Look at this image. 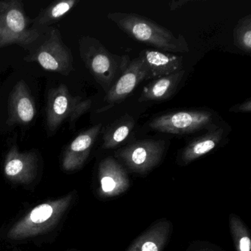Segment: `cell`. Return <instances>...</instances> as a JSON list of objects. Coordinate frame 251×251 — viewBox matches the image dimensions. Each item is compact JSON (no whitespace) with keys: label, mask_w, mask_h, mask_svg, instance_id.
Here are the masks:
<instances>
[{"label":"cell","mask_w":251,"mask_h":251,"mask_svg":"<svg viewBox=\"0 0 251 251\" xmlns=\"http://www.w3.org/2000/svg\"><path fill=\"white\" fill-rule=\"evenodd\" d=\"M233 44L245 53H251V15L238 22L233 29Z\"/></svg>","instance_id":"20"},{"label":"cell","mask_w":251,"mask_h":251,"mask_svg":"<svg viewBox=\"0 0 251 251\" xmlns=\"http://www.w3.org/2000/svg\"><path fill=\"white\" fill-rule=\"evenodd\" d=\"M164 151V141L144 139L120 148L115 156L132 172L145 174L159 164Z\"/></svg>","instance_id":"8"},{"label":"cell","mask_w":251,"mask_h":251,"mask_svg":"<svg viewBox=\"0 0 251 251\" xmlns=\"http://www.w3.org/2000/svg\"><path fill=\"white\" fill-rule=\"evenodd\" d=\"M8 112L10 126H27L34 120L36 104L30 88L24 80L17 82L10 92Z\"/></svg>","instance_id":"11"},{"label":"cell","mask_w":251,"mask_h":251,"mask_svg":"<svg viewBox=\"0 0 251 251\" xmlns=\"http://www.w3.org/2000/svg\"><path fill=\"white\" fill-rule=\"evenodd\" d=\"M214 116L206 110H185L166 113L150 123L152 130L161 133L183 135L215 127Z\"/></svg>","instance_id":"7"},{"label":"cell","mask_w":251,"mask_h":251,"mask_svg":"<svg viewBox=\"0 0 251 251\" xmlns=\"http://www.w3.org/2000/svg\"><path fill=\"white\" fill-rule=\"evenodd\" d=\"M73 198V194L70 193L39 204L9 229L7 237L11 240H23L50 231L59 223Z\"/></svg>","instance_id":"4"},{"label":"cell","mask_w":251,"mask_h":251,"mask_svg":"<svg viewBox=\"0 0 251 251\" xmlns=\"http://www.w3.org/2000/svg\"><path fill=\"white\" fill-rule=\"evenodd\" d=\"M30 23L22 1H0V48L17 45L27 50L41 35Z\"/></svg>","instance_id":"5"},{"label":"cell","mask_w":251,"mask_h":251,"mask_svg":"<svg viewBox=\"0 0 251 251\" xmlns=\"http://www.w3.org/2000/svg\"><path fill=\"white\" fill-rule=\"evenodd\" d=\"M100 195L103 198L118 196L129 189L130 180L121 164L112 157L104 158L98 167Z\"/></svg>","instance_id":"12"},{"label":"cell","mask_w":251,"mask_h":251,"mask_svg":"<svg viewBox=\"0 0 251 251\" xmlns=\"http://www.w3.org/2000/svg\"><path fill=\"white\" fill-rule=\"evenodd\" d=\"M148 68L140 56L130 61L105 96V102L111 106L123 102L144 80H149Z\"/></svg>","instance_id":"9"},{"label":"cell","mask_w":251,"mask_h":251,"mask_svg":"<svg viewBox=\"0 0 251 251\" xmlns=\"http://www.w3.org/2000/svg\"><path fill=\"white\" fill-rule=\"evenodd\" d=\"M92 106L91 100H84L70 93L66 85L50 90L46 105V126L48 134L53 135L64 123L73 128L76 122Z\"/></svg>","instance_id":"6"},{"label":"cell","mask_w":251,"mask_h":251,"mask_svg":"<svg viewBox=\"0 0 251 251\" xmlns=\"http://www.w3.org/2000/svg\"><path fill=\"white\" fill-rule=\"evenodd\" d=\"M82 61L97 83L108 93L130 63L128 55L111 53L98 39L89 36L79 39Z\"/></svg>","instance_id":"2"},{"label":"cell","mask_w":251,"mask_h":251,"mask_svg":"<svg viewBox=\"0 0 251 251\" xmlns=\"http://www.w3.org/2000/svg\"><path fill=\"white\" fill-rule=\"evenodd\" d=\"M27 51L24 61L37 63L46 71L67 76L74 70L73 53L53 26L42 32Z\"/></svg>","instance_id":"3"},{"label":"cell","mask_w":251,"mask_h":251,"mask_svg":"<svg viewBox=\"0 0 251 251\" xmlns=\"http://www.w3.org/2000/svg\"><path fill=\"white\" fill-rule=\"evenodd\" d=\"M171 223L167 220H159L142 233L127 251H161L168 239Z\"/></svg>","instance_id":"16"},{"label":"cell","mask_w":251,"mask_h":251,"mask_svg":"<svg viewBox=\"0 0 251 251\" xmlns=\"http://www.w3.org/2000/svg\"><path fill=\"white\" fill-rule=\"evenodd\" d=\"M134 119L125 114L107 127L102 136V148L113 149L121 145L130 136L135 127Z\"/></svg>","instance_id":"19"},{"label":"cell","mask_w":251,"mask_h":251,"mask_svg":"<svg viewBox=\"0 0 251 251\" xmlns=\"http://www.w3.org/2000/svg\"><path fill=\"white\" fill-rule=\"evenodd\" d=\"M224 129L216 126L210 129L201 137L196 138L188 144L181 154V160L184 164H189L195 160L215 149L222 142Z\"/></svg>","instance_id":"17"},{"label":"cell","mask_w":251,"mask_h":251,"mask_svg":"<svg viewBox=\"0 0 251 251\" xmlns=\"http://www.w3.org/2000/svg\"><path fill=\"white\" fill-rule=\"evenodd\" d=\"M139 56L142 58L150 79L155 80L183 70V58L156 50H144Z\"/></svg>","instance_id":"14"},{"label":"cell","mask_w":251,"mask_h":251,"mask_svg":"<svg viewBox=\"0 0 251 251\" xmlns=\"http://www.w3.org/2000/svg\"><path fill=\"white\" fill-rule=\"evenodd\" d=\"M102 124L92 126L80 133L66 148L62 158V167L65 171H75L83 167L89 158L91 150L99 136Z\"/></svg>","instance_id":"13"},{"label":"cell","mask_w":251,"mask_h":251,"mask_svg":"<svg viewBox=\"0 0 251 251\" xmlns=\"http://www.w3.org/2000/svg\"><path fill=\"white\" fill-rule=\"evenodd\" d=\"M230 226L236 251H251L249 232L240 219L235 214L230 216Z\"/></svg>","instance_id":"21"},{"label":"cell","mask_w":251,"mask_h":251,"mask_svg":"<svg viewBox=\"0 0 251 251\" xmlns=\"http://www.w3.org/2000/svg\"><path fill=\"white\" fill-rule=\"evenodd\" d=\"M230 112L250 113L251 111V100L248 99L242 103L233 105L229 109Z\"/></svg>","instance_id":"22"},{"label":"cell","mask_w":251,"mask_h":251,"mask_svg":"<svg viewBox=\"0 0 251 251\" xmlns=\"http://www.w3.org/2000/svg\"><path fill=\"white\" fill-rule=\"evenodd\" d=\"M39 158L33 151L20 152L18 147L12 146L7 152L4 173L14 183L28 184L37 176Z\"/></svg>","instance_id":"10"},{"label":"cell","mask_w":251,"mask_h":251,"mask_svg":"<svg viewBox=\"0 0 251 251\" xmlns=\"http://www.w3.org/2000/svg\"><path fill=\"white\" fill-rule=\"evenodd\" d=\"M77 3H78V1L76 0H64L53 2L42 10L39 15L32 20V27L33 30L42 33L46 29L52 27L54 23L59 21Z\"/></svg>","instance_id":"18"},{"label":"cell","mask_w":251,"mask_h":251,"mask_svg":"<svg viewBox=\"0 0 251 251\" xmlns=\"http://www.w3.org/2000/svg\"><path fill=\"white\" fill-rule=\"evenodd\" d=\"M127 36L141 43L169 53H188L189 47L182 35L175 36L169 29L147 17L130 13L114 12L107 15Z\"/></svg>","instance_id":"1"},{"label":"cell","mask_w":251,"mask_h":251,"mask_svg":"<svg viewBox=\"0 0 251 251\" xmlns=\"http://www.w3.org/2000/svg\"><path fill=\"white\" fill-rule=\"evenodd\" d=\"M189 1H185V0H180V1H173L170 3V11H176L177 8L183 6L186 4L189 3Z\"/></svg>","instance_id":"23"},{"label":"cell","mask_w":251,"mask_h":251,"mask_svg":"<svg viewBox=\"0 0 251 251\" xmlns=\"http://www.w3.org/2000/svg\"><path fill=\"white\" fill-rule=\"evenodd\" d=\"M185 73L183 69L169 75L152 80L144 87L139 102H162L170 99L178 89Z\"/></svg>","instance_id":"15"}]
</instances>
